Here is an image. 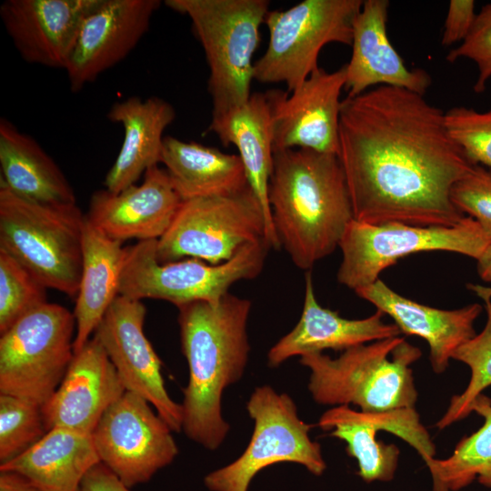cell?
Segmentation results:
<instances>
[{"label": "cell", "mask_w": 491, "mask_h": 491, "mask_svg": "<svg viewBox=\"0 0 491 491\" xmlns=\"http://www.w3.org/2000/svg\"><path fill=\"white\" fill-rule=\"evenodd\" d=\"M337 156L358 222L452 226L466 216L451 190L476 165L422 95L382 85L346 96Z\"/></svg>", "instance_id": "cell-1"}, {"label": "cell", "mask_w": 491, "mask_h": 491, "mask_svg": "<svg viewBox=\"0 0 491 491\" xmlns=\"http://www.w3.org/2000/svg\"><path fill=\"white\" fill-rule=\"evenodd\" d=\"M251 306L250 300L228 293L218 303L195 301L177 307L181 347L189 368L181 404L182 431L210 451L224 443L230 430L222 414V396L246 371Z\"/></svg>", "instance_id": "cell-2"}, {"label": "cell", "mask_w": 491, "mask_h": 491, "mask_svg": "<svg viewBox=\"0 0 491 491\" xmlns=\"http://www.w3.org/2000/svg\"><path fill=\"white\" fill-rule=\"evenodd\" d=\"M268 202L280 247L304 270L332 254L354 220L346 176L335 154L274 151Z\"/></svg>", "instance_id": "cell-3"}, {"label": "cell", "mask_w": 491, "mask_h": 491, "mask_svg": "<svg viewBox=\"0 0 491 491\" xmlns=\"http://www.w3.org/2000/svg\"><path fill=\"white\" fill-rule=\"evenodd\" d=\"M421 356L418 347L395 336L349 348L337 358L311 353L299 362L310 371L308 390L316 403L381 412L415 407L417 391L410 366Z\"/></svg>", "instance_id": "cell-4"}, {"label": "cell", "mask_w": 491, "mask_h": 491, "mask_svg": "<svg viewBox=\"0 0 491 491\" xmlns=\"http://www.w3.org/2000/svg\"><path fill=\"white\" fill-rule=\"evenodd\" d=\"M84 223L76 204L34 202L0 183V250L70 297L80 284Z\"/></svg>", "instance_id": "cell-5"}, {"label": "cell", "mask_w": 491, "mask_h": 491, "mask_svg": "<svg viewBox=\"0 0 491 491\" xmlns=\"http://www.w3.org/2000/svg\"><path fill=\"white\" fill-rule=\"evenodd\" d=\"M165 5L189 17L203 46L209 67L212 116L245 104L252 94L253 56L269 1L166 0Z\"/></svg>", "instance_id": "cell-6"}, {"label": "cell", "mask_w": 491, "mask_h": 491, "mask_svg": "<svg viewBox=\"0 0 491 491\" xmlns=\"http://www.w3.org/2000/svg\"><path fill=\"white\" fill-rule=\"evenodd\" d=\"M156 243L138 241L126 246L120 296L140 301L165 300L176 307L195 301L218 303L232 285L259 276L269 248L264 239L244 245L229 260L218 265L194 257L159 263Z\"/></svg>", "instance_id": "cell-7"}, {"label": "cell", "mask_w": 491, "mask_h": 491, "mask_svg": "<svg viewBox=\"0 0 491 491\" xmlns=\"http://www.w3.org/2000/svg\"><path fill=\"white\" fill-rule=\"evenodd\" d=\"M362 5V0H304L286 10L269 11L265 19L269 42L255 62L254 79L285 83L292 93L319 67L326 45H352L353 23Z\"/></svg>", "instance_id": "cell-8"}, {"label": "cell", "mask_w": 491, "mask_h": 491, "mask_svg": "<svg viewBox=\"0 0 491 491\" xmlns=\"http://www.w3.org/2000/svg\"><path fill=\"white\" fill-rule=\"evenodd\" d=\"M75 320L65 306L45 303L0 336V394L43 406L74 356Z\"/></svg>", "instance_id": "cell-9"}, {"label": "cell", "mask_w": 491, "mask_h": 491, "mask_svg": "<svg viewBox=\"0 0 491 491\" xmlns=\"http://www.w3.org/2000/svg\"><path fill=\"white\" fill-rule=\"evenodd\" d=\"M246 410L254 421L250 441L235 460L204 477L209 491H248L261 470L282 462L303 466L315 476L326 471L321 446L310 438L311 426L299 417L290 396L260 386L251 394Z\"/></svg>", "instance_id": "cell-10"}, {"label": "cell", "mask_w": 491, "mask_h": 491, "mask_svg": "<svg viewBox=\"0 0 491 491\" xmlns=\"http://www.w3.org/2000/svg\"><path fill=\"white\" fill-rule=\"evenodd\" d=\"M489 246L478 223L466 215L452 226H418L399 222L353 220L340 241L339 284L354 291L377 279L399 259L416 253L446 251L478 259Z\"/></svg>", "instance_id": "cell-11"}, {"label": "cell", "mask_w": 491, "mask_h": 491, "mask_svg": "<svg viewBox=\"0 0 491 491\" xmlns=\"http://www.w3.org/2000/svg\"><path fill=\"white\" fill-rule=\"evenodd\" d=\"M266 217L250 186L227 196L183 201L156 243L159 263L186 257L218 265L244 245L266 240Z\"/></svg>", "instance_id": "cell-12"}, {"label": "cell", "mask_w": 491, "mask_h": 491, "mask_svg": "<svg viewBox=\"0 0 491 491\" xmlns=\"http://www.w3.org/2000/svg\"><path fill=\"white\" fill-rule=\"evenodd\" d=\"M172 429L143 397L125 391L92 433L100 462L127 487L148 482L179 449Z\"/></svg>", "instance_id": "cell-13"}, {"label": "cell", "mask_w": 491, "mask_h": 491, "mask_svg": "<svg viewBox=\"0 0 491 491\" xmlns=\"http://www.w3.org/2000/svg\"><path fill=\"white\" fill-rule=\"evenodd\" d=\"M145 313L142 301L119 295L94 336L103 346L125 390L145 399L173 432H180L182 405L165 389L162 362L144 332Z\"/></svg>", "instance_id": "cell-14"}, {"label": "cell", "mask_w": 491, "mask_h": 491, "mask_svg": "<svg viewBox=\"0 0 491 491\" xmlns=\"http://www.w3.org/2000/svg\"><path fill=\"white\" fill-rule=\"evenodd\" d=\"M317 426L346 442L347 454L357 462L358 476L367 483L393 480L398 464V447L377 440L379 430L406 441L424 461L436 452L415 407L365 412L348 406H333L320 416Z\"/></svg>", "instance_id": "cell-15"}, {"label": "cell", "mask_w": 491, "mask_h": 491, "mask_svg": "<svg viewBox=\"0 0 491 491\" xmlns=\"http://www.w3.org/2000/svg\"><path fill=\"white\" fill-rule=\"evenodd\" d=\"M158 0H100L84 19L65 72L78 92L125 59L148 31Z\"/></svg>", "instance_id": "cell-16"}, {"label": "cell", "mask_w": 491, "mask_h": 491, "mask_svg": "<svg viewBox=\"0 0 491 491\" xmlns=\"http://www.w3.org/2000/svg\"><path fill=\"white\" fill-rule=\"evenodd\" d=\"M346 74V65L333 72L318 67L292 93L277 89L274 151L305 148L337 155Z\"/></svg>", "instance_id": "cell-17"}, {"label": "cell", "mask_w": 491, "mask_h": 491, "mask_svg": "<svg viewBox=\"0 0 491 491\" xmlns=\"http://www.w3.org/2000/svg\"><path fill=\"white\" fill-rule=\"evenodd\" d=\"M100 0H6L4 27L27 63L65 69L81 25Z\"/></svg>", "instance_id": "cell-18"}, {"label": "cell", "mask_w": 491, "mask_h": 491, "mask_svg": "<svg viewBox=\"0 0 491 491\" xmlns=\"http://www.w3.org/2000/svg\"><path fill=\"white\" fill-rule=\"evenodd\" d=\"M182 202L166 170L155 165L145 173L138 185L117 193L105 188L94 192L85 215L114 240H158L171 225Z\"/></svg>", "instance_id": "cell-19"}, {"label": "cell", "mask_w": 491, "mask_h": 491, "mask_svg": "<svg viewBox=\"0 0 491 491\" xmlns=\"http://www.w3.org/2000/svg\"><path fill=\"white\" fill-rule=\"evenodd\" d=\"M125 388L106 352L93 336L74 353L52 397L42 406L48 430L61 427L92 435L106 409Z\"/></svg>", "instance_id": "cell-20"}, {"label": "cell", "mask_w": 491, "mask_h": 491, "mask_svg": "<svg viewBox=\"0 0 491 491\" xmlns=\"http://www.w3.org/2000/svg\"><path fill=\"white\" fill-rule=\"evenodd\" d=\"M389 2L364 0L353 23L352 55L346 64L347 96L373 86H394L424 95L432 84L424 69L407 67L386 30Z\"/></svg>", "instance_id": "cell-21"}, {"label": "cell", "mask_w": 491, "mask_h": 491, "mask_svg": "<svg viewBox=\"0 0 491 491\" xmlns=\"http://www.w3.org/2000/svg\"><path fill=\"white\" fill-rule=\"evenodd\" d=\"M277 89L252 93L242 105L212 116L206 131L215 133L223 145L236 146L249 186L262 205L266 217V241L278 249L270 205L268 185L274 155V123Z\"/></svg>", "instance_id": "cell-22"}, {"label": "cell", "mask_w": 491, "mask_h": 491, "mask_svg": "<svg viewBox=\"0 0 491 491\" xmlns=\"http://www.w3.org/2000/svg\"><path fill=\"white\" fill-rule=\"evenodd\" d=\"M355 293L389 316L401 333L423 338L437 374L445 372L455 351L476 335L474 324L483 309L477 303L453 310L431 307L403 296L380 278Z\"/></svg>", "instance_id": "cell-23"}, {"label": "cell", "mask_w": 491, "mask_h": 491, "mask_svg": "<svg viewBox=\"0 0 491 491\" xmlns=\"http://www.w3.org/2000/svg\"><path fill=\"white\" fill-rule=\"evenodd\" d=\"M303 310L295 327L281 337L267 353V365L277 367L286 360L326 349L349 348L399 336L396 324L383 321L384 314L376 310L363 319H347L337 311L323 307L316 300L310 273L305 278Z\"/></svg>", "instance_id": "cell-24"}, {"label": "cell", "mask_w": 491, "mask_h": 491, "mask_svg": "<svg viewBox=\"0 0 491 491\" xmlns=\"http://www.w3.org/2000/svg\"><path fill=\"white\" fill-rule=\"evenodd\" d=\"M106 116L124 129L122 145L104 182L105 189L117 193L161 163L164 132L175 120V111L157 96H131L115 102Z\"/></svg>", "instance_id": "cell-25"}, {"label": "cell", "mask_w": 491, "mask_h": 491, "mask_svg": "<svg viewBox=\"0 0 491 491\" xmlns=\"http://www.w3.org/2000/svg\"><path fill=\"white\" fill-rule=\"evenodd\" d=\"M123 242L114 240L87 219L85 214L82 272L75 296L74 353L91 338L106 311L119 296V284L126 255Z\"/></svg>", "instance_id": "cell-26"}, {"label": "cell", "mask_w": 491, "mask_h": 491, "mask_svg": "<svg viewBox=\"0 0 491 491\" xmlns=\"http://www.w3.org/2000/svg\"><path fill=\"white\" fill-rule=\"evenodd\" d=\"M100 462L92 435L55 427L0 471L16 473L42 491H77L85 474Z\"/></svg>", "instance_id": "cell-27"}, {"label": "cell", "mask_w": 491, "mask_h": 491, "mask_svg": "<svg viewBox=\"0 0 491 491\" xmlns=\"http://www.w3.org/2000/svg\"><path fill=\"white\" fill-rule=\"evenodd\" d=\"M161 163L183 201L232 195L249 186L238 155L195 141L165 136Z\"/></svg>", "instance_id": "cell-28"}, {"label": "cell", "mask_w": 491, "mask_h": 491, "mask_svg": "<svg viewBox=\"0 0 491 491\" xmlns=\"http://www.w3.org/2000/svg\"><path fill=\"white\" fill-rule=\"evenodd\" d=\"M0 183L23 198L44 204H76L67 178L42 146L6 118L0 120Z\"/></svg>", "instance_id": "cell-29"}, {"label": "cell", "mask_w": 491, "mask_h": 491, "mask_svg": "<svg viewBox=\"0 0 491 491\" xmlns=\"http://www.w3.org/2000/svg\"><path fill=\"white\" fill-rule=\"evenodd\" d=\"M484 417L483 426L463 437L453 454L445 459L425 460L433 483V491H459L476 479L491 488V399L478 395L470 405Z\"/></svg>", "instance_id": "cell-30"}, {"label": "cell", "mask_w": 491, "mask_h": 491, "mask_svg": "<svg viewBox=\"0 0 491 491\" xmlns=\"http://www.w3.org/2000/svg\"><path fill=\"white\" fill-rule=\"evenodd\" d=\"M481 298L487 316L486 326L480 334L459 346L452 356L469 367L470 380L461 394L452 396L447 410L436 425L438 429L466 417L471 413L470 405L474 399L491 386V297Z\"/></svg>", "instance_id": "cell-31"}, {"label": "cell", "mask_w": 491, "mask_h": 491, "mask_svg": "<svg viewBox=\"0 0 491 491\" xmlns=\"http://www.w3.org/2000/svg\"><path fill=\"white\" fill-rule=\"evenodd\" d=\"M39 405L0 394V465L22 455L46 433Z\"/></svg>", "instance_id": "cell-32"}, {"label": "cell", "mask_w": 491, "mask_h": 491, "mask_svg": "<svg viewBox=\"0 0 491 491\" xmlns=\"http://www.w3.org/2000/svg\"><path fill=\"white\" fill-rule=\"evenodd\" d=\"M46 289L25 266L0 250V335L46 303Z\"/></svg>", "instance_id": "cell-33"}, {"label": "cell", "mask_w": 491, "mask_h": 491, "mask_svg": "<svg viewBox=\"0 0 491 491\" xmlns=\"http://www.w3.org/2000/svg\"><path fill=\"white\" fill-rule=\"evenodd\" d=\"M445 124L452 140L474 165L491 169V109L480 112L455 106L445 112Z\"/></svg>", "instance_id": "cell-34"}, {"label": "cell", "mask_w": 491, "mask_h": 491, "mask_svg": "<svg viewBox=\"0 0 491 491\" xmlns=\"http://www.w3.org/2000/svg\"><path fill=\"white\" fill-rule=\"evenodd\" d=\"M451 200L464 215L478 223L491 245V172L476 165L452 187Z\"/></svg>", "instance_id": "cell-35"}, {"label": "cell", "mask_w": 491, "mask_h": 491, "mask_svg": "<svg viewBox=\"0 0 491 491\" xmlns=\"http://www.w3.org/2000/svg\"><path fill=\"white\" fill-rule=\"evenodd\" d=\"M460 58L476 65L478 74L473 89L477 94L484 92L491 77V3L482 6L469 35L446 55L450 63Z\"/></svg>", "instance_id": "cell-36"}, {"label": "cell", "mask_w": 491, "mask_h": 491, "mask_svg": "<svg viewBox=\"0 0 491 491\" xmlns=\"http://www.w3.org/2000/svg\"><path fill=\"white\" fill-rule=\"evenodd\" d=\"M476 15L474 0H451L444 24L442 45L448 46L462 43L469 35Z\"/></svg>", "instance_id": "cell-37"}, {"label": "cell", "mask_w": 491, "mask_h": 491, "mask_svg": "<svg viewBox=\"0 0 491 491\" xmlns=\"http://www.w3.org/2000/svg\"><path fill=\"white\" fill-rule=\"evenodd\" d=\"M77 491H131L108 467L101 462L84 476Z\"/></svg>", "instance_id": "cell-38"}, {"label": "cell", "mask_w": 491, "mask_h": 491, "mask_svg": "<svg viewBox=\"0 0 491 491\" xmlns=\"http://www.w3.org/2000/svg\"><path fill=\"white\" fill-rule=\"evenodd\" d=\"M477 261V273L480 278L486 282L491 283V245H489ZM470 288L475 291L478 296H490L491 288L481 286L471 285Z\"/></svg>", "instance_id": "cell-39"}, {"label": "cell", "mask_w": 491, "mask_h": 491, "mask_svg": "<svg viewBox=\"0 0 491 491\" xmlns=\"http://www.w3.org/2000/svg\"><path fill=\"white\" fill-rule=\"evenodd\" d=\"M0 491H42L22 476L0 471Z\"/></svg>", "instance_id": "cell-40"}]
</instances>
